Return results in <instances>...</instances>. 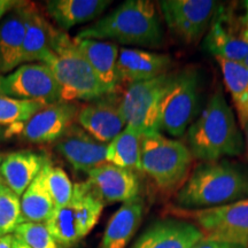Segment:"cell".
I'll return each instance as SVG.
<instances>
[{
	"label": "cell",
	"instance_id": "6da1fadb",
	"mask_svg": "<svg viewBox=\"0 0 248 248\" xmlns=\"http://www.w3.org/2000/svg\"><path fill=\"white\" fill-rule=\"evenodd\" d=\"M248 199V167L228 159L200 162L175 194L176 208H215Z\"/></svg>",
	"mask_w": 248,
	"mask_h": 248
},
{
	"label": "cell",
	"instance_id": "7a4b0ae2",
	"mask_svg": "<svg viewBox=\"0 0 248 248\" xmlns=\"http://www.w3.org/2000/svg\"><path fill=\"white\" fill-rule=\"evenodd\" d=\"M184 136L193 159L201 162L239 156L245 152L244 133L221 89L213 93Z\"/></svg>",
	"mask_w": 248,
	"mask_h": 248
},
{
	"label": "cell",
	"instance_id": "3957f363",
	"mask_svg": "<svg viewBox=\"0 0 248 248\" xmlns=\"http://www.w3.org/2000/svg\"><path fill=\"white\" fill-rule=\"evenodd\" d=\"M75 38L114 40L124 45L159 48L164 43V30L153 1L128 0L79 30Z\"/></svg>",
	"mask_w": 248,
	"mask_h": 248
},
{
	"label": "cell",
	"instance_id": "277c9868",
	"mask_svg": "<svg viewBox=\"0 0 248 248\" xmlns=\"http://www.w3.org/2000/svg\"><path fill=\"white\" fill-rule=\"evenodd\" d=\"M43 63L49 68L60 86L61 101H93L107 94L75 40L66 32L59 31L51 53Z\"/></svg>",
	"mask_w": 248,
	"mask_h": 248
},
{
	"label": "cell",
	"instance_id": "5b68a950",
	"mask_svg": "<svg viewBox=\"0 0 248 248\" xmlns=\"http://www.w3.org/2000/svg\"><path fill=\"white\" fill-rule=\"evenodd\" d=\"M193 160L184 142L164 137L161 132L142 135V172L163 192L177 193L190 176Z\"/></svg>",
	"mask_w": 248,
	"mask_h": 248
},
{
	"label": "cell",
	"instance_id": "8992f818",
	"mask_svg": "<svg viewBox=\"0 0 248 248\" xmlns=\"http://www.w3.org/2000/svg\"><path fill=\"white\" fill-rule=\"evenodd\" d=\"M200 76L194 68L173 71L164 92L160 113V130L181 138L199 109Z\"/></svg>",
	"mask_w": 248,
	"mask_h": 248
},
{
	"label": "cell",
	"instance_id": "52a82bcc",
	"mask_svg": "<svg viewBox=\"0 0 248 248\" xmlns=\"http://www.w3.org/2000/svg\"><path fill=\"white\" fill-rule=\"evenodd\" d=\"M178 210V215L194 223L206 239L248 248V199L215 208Z\"/></svg>",
	"mask_w": 248,
	"mask_h": 248
},
{
	"label": "cell",
	"instance_id": "ba28073f",
	"mask_svg": "<svg viewBox=\"0 0 248 248\" xmlns=\"http://www.w3.org/2000/svg\"><path fill=\"white\" fill-rule=\"evenodd\" d=\"M172 73L126 86L121 97V110L128 125L135 126L142 135L161 132V104Z\"/></svg>",
	"mask_w": 248,
	"mask_h": 248
},
{
	"label": "cell",
	"instance_id": "9c48e42d",
	"mask_svg": "<svg viewBox=\"0 0 248 248\" xmlns=\"http://www.w3.org/2000/svg\"><path fill=\"white\" fill-rule=\"evenodd\" d=\"M166 26L184 44H197L206 36L219 2L214 0H162L157 2Z\"/></svg>",
	"mask_w": 248,
	"mask_h": 248
},
{
	"label": "cell",
	"instance_id": "30bf717a",
	"mask_svg": "<svg viewBox=\"0 0 248 248\" xmlns=\"http://www.w3.org/2000/svg\"><path fill=\"white\" fill-rule=\"evenodd\" d=\"M203 48L216 59L243 62L248 54L243 15H238L230 6L219 4L203 37Z\"/></svg>",
	"mask_w": 248,
	"mask_h": 248
},
{
	"label": "cell",
	"instance_id": "8fae6325",
	"mask_svg": "<svg viewBox=\"0 0 248 248\" xmlns=\"http://www.w3.org/2000/svg\"><path fill=\"white\" fill-rule=\"evenodd\" d=\"M0 94L21 100L61 101L57 79L44 63H26L12 73L0 76Z\"/></svg>",
	"mask_w": 248,
	"mask_h": 248
},
{
	"label": "cell",
	"instance_id": "7c38bea8",
	"mask_svg": "<svg viewBox=\"0 0 248 248\" xmlns=\"http://www.w3.org/2000/svg\"><path fill=\"white\" fill-rule=\"evenodd\" d=\"M77 122L97 140L109 144L126 125L121 110V97L116 93L106 94L85 105L79 108Z\"/></svg>",
	"mask_w": 248,
	"mask_h": 248
},
{
	"label": "cell",
	"instance_id": "4fadbf2b",
	"mask_svg": "<svg viewBox=\"0 0 248 248\" xmlns=\"http://www.w3.org/2000/svg\"><path fill=\"white\" fill-rule=\"evenodd\" d=\"M78 111L75 102L58 101L46 105L26 122L21 135L33 144L57 142L73 125Z\"/></svg>",
	"mask_w": 248,
	"mask_h": 248
},
{
	"label": "cell",
	"instance_id": "5bb4252c",
	"mask_svg": "<svg viewBox=\"0 0 248 248\" xmlns=\"http://www.w3.org/2000/svg\"><path fill=\"white\" fill-rule=\"evenodd\" d=\"M88 176V181L105 206L116 202L125 203L139 197L138 176L131 170L105 162L90 170Z\"/></svg>",
	"mask_w": 248,
	"mask_h": 248
},
{
	"label": "cell",
	"instance_id": "9a60e30c",
	"mask_svg": "<svg viewBox=\"0 0 248 248\" xmlns=\"http://www.w3.org/2000/svg\"><path fill=\"white\" fill-rule=\"evenodd\" d=\"M108 144L92 137L77 124H73L57 141V150L76 171L88 173L106 162Z\"/></svg>",
	"mask_w": 248,
	"mask_h": 248
},
{
	"label": "cell",
	"instance_id": "2e32d148",
	"mask_svg": "<svg viewBox=\"0 0 248 248\" xmlns=\"http://www.w3.org/2000/svg\"><path fill=\"white\" fill-rule=\"evenodd\" d=\"M172 59L168 54L141 48H120L117 59L119 85H131L170 73Z\"/></svg>",
	"mask_w": 248,
	"mask_h": 248
},
{
	"label": "cell",
	"instance_id": "e0dca14e",
	"mask_svg": "<svg viewBox=\"0 0 248 248\" xmlns=\"http://www.w3.org/2000/svg\"><path fill=\"white\" fill-rule=\"evenodd\" d=\"M203 239L202 232L187 219L167 218L142 232L132 248H192Z\"/></svg>",
	"mask_w": 248,
	"mask_h": 248
},
{
	"label": "cell",
	"instance_id": "ac0fdd59",
	"mask_svg": "<svg viewBox=\"0 0 248 248\" xmlns=\"http://www.w3.org/2000/svg\"><path fill=\"white\" fill-rule=\"evenodd\" d=\"M32 2L18 1L0 22V74L20 66L28 18Z\"/></svg>",
	"mask_w": 248,
	"mask_h": 248
},
{
	"label": "cell",
	"instance_id": "d6986e66",
	"mask_svg": "<svg viewBox=\"0 0 248 248\" xmlns=\"http://www.w3.org/2000/svg\"><path fill=\"white\" fill-rule=\"evenodd\" d=\"M75 44L80 53L94 71L95 76L104 86L107 94H114L119 90L117 77V59H119V45L107 40L76 39Z\"/></svg>",
	"mask_w": 248,
	"mask_h": 248
},
{
	"label": "cell",
	"instance_id": "ffe728a7",
	"mask_svg": "<svg viewBox=\"0 0 248 248\" xmlns=\"http://www.w3.org/2000/svg\"><path fill=\"white\" fill-rule=\"evenodd\" d=\"M144 209L140 197L123 203L110 217L99 248H126L141 224Z\"/></svg>",
	"mask_w": 248,
	"mask_h": 248
},
{
	"label": "cell",
	"instance_id": "44dd1931",
	"mask_svg": "<svg viewBox=\"0 0 248 248\" xmlns=\"http://www.w3.org/2000/svg\"><path fill=\"white\" fill-rule=\"evenodd\" d=\"M45 163V157L42 155L28 151L14 152L2 160L0 173L5 184L21 198L42 171Z\"/></svg>",
	"mask_w": 248,
	"mask_h": 248
},
{
	"label": "cell",
	"instance_id": "7402d4cb",
	"mask_svg": "<svg viewBox=\"0 0 248 248\" xmlns=\"http://www.w3.org/2000/svg\"><path fill=\"white\" fill-rule=\"evenodd\" d=\"M58 33L59 31L48 22L47 18L40 13L32 2L27 23L21 62L27 63L44 61V59L51 53Z\"/></svg>",
	"mask_w": 248,
	"mask_h": 248
},
{
	"label": "cell",
	"instance_id": "603a6c76",
	"mask_svg": "<svg viewBox=\"0 0 248 248\" xmlns=\"http://www.w3.org/2000/svg\"><path fill=\"white\" fill-rule=\"evenodd\" d=\"M109 5L108 0H52L46 2V9L62 29L68 30L100 16Z\"/></svg>",
	"mask_w": 248,
	"mask_h": 248
},
{
	"label": "cell",
	"instance_id": "cb8c5ba5",
	"mask_svg": "<svg viewBox=\"0 0 248 248\" xmlns=\"http://www.w3.org/2000/svg\"><path fill=\"white\" fill-rule=\"evenodd\" d=\"M142 133L135 126L128 125L107 146L106 162L131 171L142 172L141 168Z\"/></svg>",
	"mask_w": 248,
	"mask_h": 248
},
{
	"label": "cell",
	"instance_id": "d4e9b609",
	"mask_svg": "<svg viewBox=\"0 0 248 248\" xmlns=\"http://www.w3.org/2000/svg\"><path fill=\"white\" fill-rule=\"evenodd\" d=\"M75 214L80 239L93 230L100 218L105 203L89 181L74 184L70 201Z\"/></svg>",
	"mask_w": 248,
	"mask_h": 248
},
{
	"label": "cell",
	"instance_id": "484cf974",
	"mask_svg": "<svg viewBox=\"0 0 248 248\" xmlns=\"http://www.w3.org/2000/svg\"><path fill=\"white\" fill-rule=\"evenodd\" d=\"M216 60L221 68L225 86L231 94L239 123L248 122V68L243 62Z\"/></svg>",
	"mask_w": 248,
	"mask_h": 248
},
{
	"label": "cell",
	"instance_id": "4316f807",
	"mask_svg": "<svg viewBox=\"0 0 248 248\" xmlns=\"http://www.w3.org/2000/svg\"><path fill=\"white\" fill-rule=\"evenodd\" d=\"M54 208V202L46 188L40 171L21 197L22 219L23 222H46Z\"/></svg>",
	"mask_w": 248,
	"mask_h": 248
},
{
	"label": "cell",
	"instance_id": "83f0119b",
	"mask_svg": "<svg viewBox=\"0 0 248 248\" xmlns=\"http://www.w3.org/2000/svg\"><path fill=\"white\" fill-rule=\"evenodd\" d=\"M45 225L60 246L69 247L80 240L76 217L70 203L66 207L54 208Z\"/></svg>",
	"mask_w": 248,
	"mask_h": 248
},
{
	"label": "cell",
	"instance_id": "f1b7e54d",
	"mask_svg": "<svg viewBox=\"0 0 248 248\" xmlns=\"http://www.w3.org/2000/svg\"><path fill=\"white\" fill-rule=\"evenodd\" d=\"M42 173L45 186L53 200L55 208L68 206L73 198L74 184L67 172L60 167H54L51 163L46 162L42 169Z\"/></svg>",
	"mask_w": 248,
	"mask_h": 248
},
{
	"label": "cell",
	"instance_id": "f546056e",
	"mask_svg": "<svg viewBox=\"0 0 248 248\" xmlns=\"http://www.w3.org/2000/svg\"><path fill=\"white\" fill-rule=\"evenodd\" d=\"M46 105L43 100H21L0 94V124L26 123Z\"/></svg>",
	"mask_w": 248,
	"mask_h": 248
},
{
	"label": "cell",
	"instance_id": "4dcf8cb0",
	"mask_svg": "<svg viewBox=\"0 0 248 248\" xmlns=\"http://www.w3.org/2000/svg\"><path fill=\"white\" fill-rule=\"evenodd\" d=\"M21 223V198L0 179V235L13 234Z\"/></svg>",
	"mask_w": 248,
	"mask_h": 248
},
{
	"label": "cell",
	"instance_id": "1f68e13d",
	"mask_svg": "<svg viewBox=\"0 0 248 248\" xmlns=\"http://www.w3.org/2000/svg\"><path fill=\"white\" fill-rule=\"evenodd\" d=\"M13 235L30 248H60V245L52 237L44 223H21Z\"/></svg>",
	"mask_w": 248,
	"mask_h": 248
},
{
	"label": "cell",
	"instance_id": "d6a6232c",
	"mask_svg": "<svg viewBox=\"0 0 248 248\" xmlns=\"http://www.w3.org/2000/svg\"><path fill=\"white\" fill-rule=\"evenodd\" d=\"M24 124L26 123H16V124H8V125H4L0 124V142L11 139L14 136L21 135L23 131Z\"/></svg>",
	"mask_w": 248,
	"mask_h": 248
},
{
	"label": "cell",
	"instance_id": "836d02e7",
	"mask_svg": "<svg viewBox=\"0 0 248 248\" xmlns=\"http://www.w3.org/2000/svg\"><path fill=\"white\" fill-rule=\"evenodd\" d=\"M192 248H245L239 245H233V244H228L223 243V241H217L212 239H201L199 243L195 244Z\"/></svg>",
	"mask_w": 248,
	"mask_h": 248
},
{
	"label": "cell",
	"instance_id": "e575fe53",
	"mask_svg": "<svg viewBox=\"0 0 248 248\" xmlns=\"http://www.w3.org/2000/svg\"><path fill=\"white\" fill-rule=\"evenodd\" d=\"M16 0H0V20L17 5Z\"/></svg>",
	"mask_w": 248,
	"mask_h": 248
},
{
	"label": "cell",
	"instance_id": "d590c367",
	"mask_svg": "<svg viewBox=\"0 0 248 248\" xmlns=\"http://www.w3.org/2000/svg\"><path fill=\"white\" fill-rule=\"evenodd\" d=\"M15 237L13 234L0 235V248H13Z\"/></svg>",
	"mask_w": 248,
	"mask_h": 248
},
{
	"label": "cell",
	"instance_id": "8d00e7d4",
	"mask_svg": "<svg viewBox=\"0 0 248 248\" xmlns=\"http://www.w3.org/2000/svg\"><path fill=\"white\" fill-rule=\"evenodd\" d=\"M243 22H244L245 31H246V37H247V40H248V0H247V1H244Z\"/></svg>",
	"mask_w": 248,
	"mask_h": 248
},
{
	"label": "cell",
	"instance_id": "74e56055",
	"mask_svg": "<svg viewBox=\"0 0 248 248\" xmlns=\"http://www.w3.org/2000/svg\"><path fill=\"white\" fill-rule=\"evenodd\" d=\"M241 129H243L244 138H245V151H246L247 156H248V122L240 123Z\"/></svg>",
	"mask_w": 248,
	"mask_h": 248
},
{
	"label": "cell",
	"instance_id": "f35d334b",
	"mask_svg": "<svg viewBox=\"0 0 248 248\" xmlns=\"http://www.w3.org/2000/svg\"><path fill=\"white\" fill-rule=\"evenodd\" d=\"M13 248H30V247L24 243H22L21 240H18V239H16V238H15L14 244H13Z\"/></svg>",
	"mask_w": 248,
	"mask_h": 248
},
{
	"label": "cell",
	"instance_id": "ab89813d",
	"mask_svg": "<svg viewBox=\"0 0 248 248\" xmlns=\"http://www.w3.org/2000/svg\"><path fill=\"white\" fill-rule=\"evenodd\" d=\"M243 63L245 64V66H246V67L248 68V54H247V57L245 58V60L243 61Z\"/></svg>",
	"mask_w": 248,
	"mask_h": 248
},
{
	"label": "cell",
	"instance_id": "60d3db41",
	"mask_svg": "<svg viewBox=\"0 0 248 248\" xmlns=\"http://www.w3.org/2000/svg\"><path fill=\"white\" fill-rule=\"evenodd\" d=\"M2 160H4V157H2V155L0 154V164H1V162H2Z\"/></svg>",
	"mask_w": 248,
	"mask_h": 248
}]
</instances>
